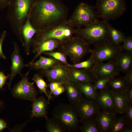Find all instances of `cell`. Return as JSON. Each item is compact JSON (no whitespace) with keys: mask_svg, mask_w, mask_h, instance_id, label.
Wrapping results in <instances>:
<instances>
[{"mask_svg":"<svg viewBox=\"0 0 132 132\" xmlns=\"http://www.w3.org/2000/svg\"><path fill=\"white\" fill-rule=\"evenodd\" d=\"M129 86L124 77H114L108 82L106 86L111 91L117 92L124 91Z\"/></svg>","mask_w":132,"mask_h":132,"instance_id":"obj_25","label":"cell"},{"mask_svg":"<svg viewBox=\"0 0 132 132\" xmlns=\"http://www.w3.org/2000/svg\"><path fill=\"white\" fill-rule=\"evenodd\" d=\"M46 127L48 132H65L66 131L53 118L46 120Z\"/></svg>","mask_w":132,"mask_h":132,"instance_id":"obj_31","label":"cell"},{"mask_svg":"<svg viewBox=\"0 0 132 132\" xmlns=\"http://www.w3.org/2000/svg\"><path fill=\"white\" fill-rule=\"evenodd\" d=\"M129 102L132 103V86H129L124 91Z\"/></svg>","mask_w":132,"mask_h":132,"instance_id":"obj_41","label":"cell"},{"mask_svg":"<svg viewBox=\"0 0 132 132\" xmlns=\"http://www.w3.org/2000/svg\"><path fill=\"white\" fill-rule=\"evenodd\" d=\"M65 91V88L63 84L54 90L52 93V95L55 97L58 96Z\"/></svg>","mask_w":132,"mask_h":132,"instance_id":"obj_39","label":"cell"},{"mask_svg":"<svg viewBox=\"0 0 132 132\" xmlns=\"http://www.w3.org/2000/svg\"><path fill=\"white\" fill-rule=\"evenodd\" d=\"M132 125H129L121 131V132H132Z\"/></svg>","mask_w":132,"mask_h":132,"instance_id":"obj_45","label":"cell"},{"mask_svg":"<svg viewBox=\"0 0 132 132\" xmlns=\"http://www.w3.org/2000/svg\"><path fill=\"white\" fill-rule=\"evenodd\" d=\"M75 28L69 19L46 30H38L33 38L31 47L33 50L40 43L45 40L55 39L61 43L70 38L74 34Z\"/></svg>","mask_w":132,"mask_h":132,"instance_id":"obj_4","label":"cell"},{"mask_svg":"<svg viewBox=\"0 0 132 132\" xmlns=\"http://www.w3.org/2000/svg\"><path fill=\"white\" fill-rule=\"evenodd\" d=\"M30 70L21 75V80L14 86L11 92L15 98L32 102L36 98L37 92L33 86L34 82H30L28 80L27 76Z\"/></svg>","mask_w":132,"mask_h":132,"instance_id":"obj_10","label":"cell"},{"mask_svg":"<svg viewBox=\"0 0 132 132\" xmlns=\"http://www.w3.org/2000/svg\"><path fill=\"white\" fill-rule=\"evenodd\" d=\"M82 94L85 97L88 99L94 100L98 92L91 83H77Z\"/></svg>","mask_w":132,"mask_h":132,"instance_id":"obj_26","label":"cell"},{"mask_svg":"<svg viewBox=\"0 0 132 132\" xmlns=\"http://www.w3.org/2000/svg\"><path fill=\"white\" fill-rule=\"evenodd\" d=\"M38 30L31 23L29 12L21 30L22 40L21 44L27 55H29L30 53L33 38Z\"/></svg>","mask_w":132,"mask_h":132,"instance_id":"obj_16","label":"cell"},{"mask_svg":"<svg viewBox=\"0 0 132 132\" xmlns=\"http://www.w3.org/2000/svg\"><path fill=\"white\" fill-rule=\"evenodd\" d=\"M9 76L10 74L6 76L3 72L0 71V89L3 90L2 87L6 83V80Z\"/></svg>","mask_w":132,"mask_h":132,"instance_id":"obj_40","label":"cell"},{"mask_svg":"<svg viewBox=\"0 0 132 132\" xmlns=\"http://www.w3.org/2000/svg\"><path fill=\"white\" fill-rule=\"evenodd\" d=\"M108 22L98 20L84 28H76L74 34L90 45H99L111 42Z\"/></svg>","mask_w":132,"mask_h":132,"instance_id":"obj_3","label":"cell"},{"mask_svg":"<svg viewBox=\"0 0 132 132\" xmlns=\"http://www.w3.org/2000/svg\"><path fill=\"white\" fill-rule=\"evenodd\" d=\"M79 130L81 132H102L95 118H92L82 123Z\"/></svg>","mask_w":132,"mask_h":132,"instance_id":"obj_27","label":"cell"},{"mask_svg":"<svg viewBox=\"0 0 132 132\" xmlns=\"http://www.w3.org/2000/svg\"><path fill=\"white\" fill-rule=\"evenodd\" d=\"M117 114L108 113L100 111L95 118L102 132H109L116 117Z\"/></svg>","mask_w":132,"mask_h":132,"instance_id":"obj_22","label":"cell"},{"mask_svg":"<svg viewBox=\"0 0 132 132\" xmlns=\"http://www.w3.org/2000/svg\"><path fill=\"white\" fill-rule=\"evenodd\" d=\"M64 65L62 62L53 57H46L40 55L38 60L34 62H30L26 64V66L29 67L30 70H38L48 69Z\"/></svg>","mask_w":132,"mask_h":132,"instance_id":"obj_18","label":"cell"},{"mask_svg":"<svg viewBox=\"0 0 132 132\" xmlns=\"http://www.w3.org/2000/svg\"></svg>","mask_w":132,"mask_h":132,"instance_id":"obj_47","label":"cell"},{"mask_svg":"<svg viewBox=\"0 0 132 132\" xmlns=\"http://www.w3.org/2000/svg\"><path fill=\"white\" fill-rule=\"evenodd\" d=\"M110 36L112 42L117 44L122 43L125 37V34L121 31L109 25Z\"/></svg>","mask_w":132,"mask_h":132,"instance_id":"obj_30","label":"cell"},{"mask_svg":"<svg viewBox=\"0 0 132 132\" xmlns=\"http://www.w3.org/2000/svg\"><path fill=\"white\" fill-rule=\"evenodd\" d=\"M3 104V102L0 100V108L2 107Z\"/></svg>","mask_w":132,"mask_h":132,"instance_id":"obj_46","label":"cell"},{"mask_svg":"<svg viewBox=\"0 0 132 132\" xmlns=\"http://www.w3.org/2000/svg\"><path fill=\"white\" fill-rule=\"evenodd\" d=\"M68 12L61 0H35L29 12L30 20L36 28L43 30L66 20Z\"/></svg>","mask_w":132,"mask_h":132,"instance_id":"obj_1","label":"cell"},{"mask_svg":"<svg viewBox=\"0 0 132 132\" xmlns=\"http://www.w3.org/2000/svg\"><path fill=\"white\" fill-rule=\"evenodd\" d=\"M11 0H0V9L3 10L8 8Z\"/></svg>","mask_w":132,"mask_h":132,"instance_id":"obj_43","label":"cell"},{"mask_svg":"<svg viewBox=\"0 0 132 132\" xmlns=\"http://www.w3.org/2000/svg\"><path fill=\"white\" fill-rule=\"evenodd\" d=\"M40 73L45 76L49 82L54 81L65 82L68 80L69 68L64 65L48 69H41Z\"/></svg>","mask_w":132,"mask_h":132,"instance_id":"obj_15","label":"cell"},{"mask_svg":"<svg viewBox=\"0 0 132 132\" xmlns=\"http://www.w3.org/2000/svg\"><path fill=\"white\" fill-rule=\"evenodd\" d=\"M130 124L124 115L116 117L109 132H121Z\"/></svg>","mask_w":132,"mask_h":132,"instance_id":"obj_29","label":"cell"},{"mask_svg":"<svg viewBox=\"0 0 132 132\" xmlns=\"http://www.w3.org/2000/svg\"><path fill=\"white\" fill-rule=\"evenodd\" d=\"M121 45L123 50L132 53V38L130 36H126Z\"/></svg>","mask_w":132,"mask_h":132,"instance_id":"obj_35","label":"cell"},{"mask_svg":"<svg viewBox=\"0 0 132 132\" xmlns=\"http://www.w3.org/2000/svg\"><path fill=\"white\" fill-rule=\"evenodd\" d=\"M126 0H97L95 7L99 17L107 21L121 17L126 9Z\"/></svg>","mask_w":132,"mask_h":132,"instance_id":"obj_7","label":"cell"},{"mask_svg":"<svg viewBox=\"0 0 132 132\" xmlns=\"http://www.w3.org/2000/svg\"><path fill=\"white\" fill-rule=\"evenodd\" d=\"M65 82L54 81L49 82L48 87H49L50 89V91L48 93L50 100L51 98L53 92L60 86L63 85Z\"/></svg>","mask_w":132,"mask_h":132,"instance_id":"obj_36","label":"cell"},{"mask_svg":"<svg viewBox=\"0 0 132 132\" xmlns=\"http://www.w3.org/2000/svg\"><path fill=\"white\" fill-rule=\"evenodd\" d=\"M64 85L70 104L74 105L83 97L77 83L67 81Z\"/></svg>","mask_w":132,"mask_h":132,"instance_id":"obj_21","label":"cell"},{"mask_svg":"<svg viewBox=\"0 0 132 132\" xmlns=\"http://www.w3.org/2000/svg\"><path fill=\"white\" fill-rule=\"evenodd\" d=\"M124 116L129 124H132V103L129 102L128 107L124 113Z\"/></svg>","mask_w":132,"mask_h":132,"instance_id":"obj_37","label":"cell"},{"mask_svg":"<svg viewBox=\"0 0 132 132\" xmlns=\"http://www.w3.org/2000/svg\"><path fill=\"white\" fill-rule=\"evenodd\" d=\"M98 18L95 7L81 2L76 6L68 19L75 28H79L94 23Z\"/></svg>","mask_w":132,"mask_h":132,"instance_id":"obj_8","label":"cell"},{"mask_svg":"<svg viewBox=\"0 0 132 132\" xmlns=\"http://www.w3.org/2000/svg\"><path fill=\"white\" fill-rule=\"evenodd\" d=\"M52 115V118L66 131L79 130V120L73 105L60 103L53 110Z\"/></svg>","mask_w":132,"mask_h":132,"instance_id":"obj_5","label":"cell"},{"mask_svg":"<svg viewBox=\"0 0 132 132\" xmlns=\"http://www.w3.org/2000/svg\"><path fill=\"white\" fill-rule=\"evenodd\" d=\"M104 112L117 114L111 91L107 86L98 92L94 100Z\"/></svg>","mask_w":132,"mask_h":132,"instance_id":"obj_12","label":"cell"},{"mask_svg":"<svg viewBox=\"0 0 132 132\" xmlns=\"http://www.w3.org/2000/svg\"><path fill=\"white\" fill-rule=\"evenodd\" d=\"M61 42L55 39H51L44 41L39 44L33 50V53H36L32 60L30 62H34L35 60L41 54L46 52H51L57 48Z\"/></svg>","mask_w":132,"mask_h":132,"instance_id":"obj_20","label":"cell"},{"mask_svg":"<svg viewBox=\"0 0 132 132\" xmlns=\"http://www.w3.org/2000/svg\"><path fill=\"white\" fill-rule=\"evenodd\" d=\"M73 106L81 123L94 118L100 110L94 100L85 97Z\"/></svg>","mask_w":132,"mask_h":132,"instance_id":"obj_11","label":"cell"},{"mask_svg":"<svg viewBox=\"0 0 132 132\" xmlns=\"http://www.w3.org/2000/svg\"><path fill=\"white\" fill-rule=\"evenodd\" d=\"M111 91L117 114H124L129 102L124 92Z\"/></svg>","mask_w":132,"mask_h":132,"instance_id":"obj_24","label":"cell"},{"mask_svg":"<svg viewBox=\"0 0 132 132\" xmlns=\"http://www.w3.org/2000/svg\"><path fill=\"white\" fill-rule=\"evenodd\" d=\"M57 49L68 56L73 64L80 62L92 49L89 45L75 35L67 40L61 43Z\"/></svg>","mask_w":132,"mask_h":132,"instance_id":"obj_6","label":"cell"},{"mask_svg":"<svg viewBox=\"0 0 132 132\" xmlns=\"http://www.w3.org/2000/svg\"><path fill=\"white\" fill-rule=\"evenodd\" d=\"M43 76L40 73L35 74L32 80L36 83L39 89V92L40 93H44L47 97L48 99L47 100L49 104L50 99L46 90L48 85L43 79Z\"/></svg>","mask_w":132,"mask_h":132,"instance_id":"obj_28","label":"cell"},{"mask_svg":"<svg viewBox=\"0 0 132 132\" xmlns=\"http://www.w3.org/2000/svg\"><path fill=\"white\" fill-rule=\"evenodd\" d=\"M114 61L119 71L126 73L132 69V53L122 52Z\"/></svg>","mask_w":132,"mask_h":132,"instance_id":"obj_23","label":"cell"},{"mask_svg":"<svg viewBox=\"0 0 132 132\" xmlns=\"http://www.w3.org/2000/svg\"><path fill=\"white\" fill-rule=\"evenodd\" d=\"M123 77L129 85H132V69H131L126 73Z\"/></svg>","mask_w":132,"mask_h":132,"instance_id":"obj_42","label":"cell"},{"mask_svg":"<svg viewBox=\"0 0 132 132\" xmlns=\"http://www.w3.org/2000/svg\"><path fill=\"white\" fill-rule=\"evenodd\" d=\"M42 54L53 57L61 61L66 66H67L69 64L67 61V56L65 54L60 51L46 52L43 53Z\"/></svg>","mask_w":132,"mask_h":132,"instance_id":"obj_33","label":"cell"},{"mask_svg":"<svg viewBox=\"0 0 132 132\" xmlns=\"http://www.w3.org/2000/svg\"><path fill=\"white\" fill-rule=\"evenodd\" d=\"M35 0H11L8 7L7 18L12 30L22 42L21 30Z\"/></svg>","mask_w":132,"mask_h":132,"instance_id":"obj_2","label":"cell"},{"mask_svg":"<svg viewBox=\"0 0 132 132\" xmlns=\"http://www.w3.org/2000/svg\"><path fill=\"white\" fill-rule=\"evenodd\" d=\"M90 71L96 80L102 78L115 77L120 72L114 61H109L106 63H95Z\"/></svg>","mask_w":132,"mask_h":132,"instance_id":"obj_13","label":"cell"},{"mask_svg":"<svg viewBox=\"0 0 132 132\" xmlns=\"http://www.w3.org/2000/svg\"><path fill=\"white\" fill-rule=\"evenodd\" d=\"M95 63L94 59L91 56L87 60L75 64H69L67 66H66L69 67L84 68L90 70Z\"/></svg>","mask_w":132,"mask_h":132,"instance_id":"obj_32","label":"cell"},{"mask_svg":"<svg viewBox=\"0 0 132 132\" xmlns=\"http://www.w3.org/2000/svg\"><path fill=\"white\" fill-rule=\"evenodd\" d=\"M6 128L8 127L6 122L3 120L0 119V132Z\"/></svg>","mask_w":132,"mask_h":132,"instance_id":"obj_44","label":"cell"},{"mask_svg":"<svg viewBox=\"0 0 132 132\" xmlns=\"http://www.w3.org/2000/svg\"><path fill=\"white\" fill-rule=\"evenodd\" d=\"M7 32L4 31L2 32L0 37V58L6 59V58L4 55L2 50V45L3 41L6 37Z\"/></svg>","mask_w":132,"mask_h":132,"instance_id":"obj_38","label":"cell"},{"mask_svg":"<svg viewBox=\"0 0 132 132\" xmlns=\"http://www.w3.org/2000/svg\"><path fill=\"white\" fill-rule=\"evenodd\" d=\"M113 78L108 77L98 79L94 82L93 86L97 90H101L106 87L109 81Z\"/></svg>","mask_w":132,"mask_h":132,"instance_id":"obj_34","label":"cell"},{"mask_svg":"<svg viewBox=\"0 0 132 132\" xmlns=\"http://www.w3.org/2000/svg\"><path fill=\"white\" fill-rule=\"evenodd\" d=\"M31 118L34 117H43L46 120L48 118L47 116V110L49 104L47 100L43 96L36 98L33 101Z\"/></svg>","mask_w":132,"mask_h":132,"instance_id":"obj_19","label":"cell"},{"mask_svg":"<svg viewBox=\"0 0 132 132\" xmlns=\"http://www.w3.org/2000/svg\"><path fill=\"white\" fill-rule=\"evenodd\" d=\"M14 50L12 53L11 57V65L10 68L11 73L9 78L10 81L8 85L9 89L11 88V85L12 80L15 76L19 74L22 75L21 72L24 67H26V64L23 62L22 58L20 54V49L18 44L15 41L13 42Z\"/></svg>","mask_w":132,"mask_h":132,"instance_id":"obj_14","label":"cell"},{"mask_svg":"<svg viewBox=\"0 0 132 132\" xmlns=\"http://www.w3.org/2000/svg\"><path fill=\"white\" fill-rule=\"evenodd\" d=\"M123 51L120 44L111 42L94 46L90 53L96 63L106 61H115Z\"/></svg>","mask_w":132,"mask_h":132,"instance_id":"obj_9","label":"cell"},{"mask_svg":"<svg viewBox=\"0 0 132 132\" xmlns=\"http://www.w3.org/2000/svg\"><path fill=\"white\" fill-rule=\"evenodd\" d=\"M69 67V81L76 83H92L96 80L90 70L84 68Z\"/></svg>","mask_w":132,"mask_h":132,"instance_id":"obj_17","label":"cell"}]
</instances>
